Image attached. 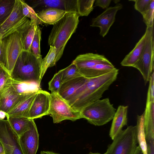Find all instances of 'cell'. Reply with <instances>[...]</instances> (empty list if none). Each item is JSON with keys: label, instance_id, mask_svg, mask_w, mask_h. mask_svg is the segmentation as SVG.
<instances>
[{"label": "cell", "instance_id": "31", "mask_svg": "<svg viewBox=\"0 0 154 154\" xmlns=\"http://www.w3.org/2000/svg\"><path fill=\"white\" fill-rule=\"evenodd\" d=\"M154 0H152L148 9L142 15L147 27L153 26Z\"/></svg>", "mask_w": 154, "mask_h": 154}, {"label": "cell", "instance_id": "42", "mask_svg": "<svg viewBox=\"0 0 154 154\" xmlns=\"http://www.w3.org/2000/svg\"><path fill=\"white\" fill-rule=\"evenodd\" d=\"M2 38L1 36L0 35V57L1 54L2 49Z\"/></svg>", "mask_w": 154, "mask_h": 154}, {"label": "cell", "instance_id": "13", "mask_svg": "<svg viewBox=\"0 0 154 154\" xmlns=\"http://www.w3.org/2000/svg\"><path fill=\"white\" fill-rule=\"evenodd\" d=\"M50 103V93L42 90L39 91L31 107L29 119L41 118L49 115Z\"/></svg>", "mask_w": 154, "mask_h": 154}, {"label": "cell", "instance_id": "23", "mask_svg": "<svg viewBox=\"0 0 154 154\" xmlns=\"http://www.w3.org/2000/svg\"><path fill=\"white\" fill-rule=\"evenodd\" d=\"M10 80L14 89L21 95L37 92L42 90L40 85L34 83L19 81L11 78Z\"/></svg>", "mask_w": 154, "mask_h": 154}, {"label": "cell", "instance_id": "28", "mask_svg": "<svg viewBox=\"0 0 154 154\" xmlns=\"http://www.w3.org/2000/svg\"><path fill=\"white\" fill-rule=\"evenodd\" d=\"M41 31L38 25L30 45V52L38 58H42L40 51Z\"/></svg>", "mask_w": 154, "mask_h": 154}, {"label": "cell", "instance_id": "3", "mask_svg": "<svg viewBox=\"0 0 154 154\" xmlns=\"http://www.w3.org/2000/svg\"><path fill=\"white\" fill-rule=\"evenodd\" d=\"M42 60L30 52L23 51L16 62L11 78L17 81L34 83L40 85Z\"/></svg>", "mask_w": 154, "mask_h": 154}, {"label": "cell", "instance_id": "24", "mask_svg": "<svg viewBox=\"0 0 154 154\" xmlns=\"http://www.w3.org/2000/svg\"><path fill=\"white\" fill-rule=\"evenodd\" d=\"M12 128L18 136L29 130L31 120L27 118L7 117Z\"/></svg>", "mask_w": 154, "mask_h": 154}, {"label": "cell", "instance_id": "43", "mask_svg": "<svg viewBox=\"0 0 154 154\" xmlns=\"http://www.w3.org/2000/svg\"><path fill=\"white\" fill-rule=\"evenodd\" d=\"M87 154H101L99 153H93L91 152H90Z\"/></svg>", "mask_w": 154, "mask_h": 154}, {"label": "cell", "instance_id": "19", "mask_svg": "<svg viewBox=\"0 0 154 154\" xmlns=\"http://www.w3.org/2000/svg\"><path fill=\"white\" fill-rule=\"evenodd\" d=\"M67 12L54 8H48L36 13L38 25H54L62 18Z\"/></svg>", "mask_w": 154, "mask_h": 154}, {"label": "cell", "instance_id": "22", "mask_svg": "<svg viewBox=\"0 0 154 154\" xmlns=\"http://www.w3.org/2000/svg\"><path fill=\"white\" fill-rule=\"evenodd\" d=\"M146 38L144 33L134 49L127 55L121 63L123 66L133 67L140 58L143 51Z\"/></svg>", "mask_w": 154, "mask_h": 154}, {"label": "cell", "instance_id": "6", "mask_svg": "<svg viewBox=\"0 0 154 154\" xmlns=\"http://www.w3.org/2000/svg\"><path fill=\"white\" fill-rule=\"evenodd\" d=\"M145 41L142 53L138 60L133 66L142 74L145 85L149 81L154 72V28L147 27Z\"/></svg>", "mask_w": 154, "mask_h": 154}, {"label": "cell", "instance_id": "17", "mask_svg": "<svg viewBox=\"0 0 154 154\" xmlns=\"http://www.w3.org/2000/svg\"><path fill=\"white\" fill-rule=\"evenodd\" d=\"M38 25L37 21H31L29 19L17 30L20 37L23 51L30 52V45Z\"/></svg>", "mask_w": 154, "mask_h": 154}, {"label": "cell", "instance_id": "1", "mask_svg": "<svg viewBox=\"0 0 154 154\" xmlns=\"http://www.w3.org/2000/svg\"><path fill=\"white\" fill-rule=\"evenodd\" d=\"M119 69L92 78L82 76L61 85L58 94L75 110L80 112L83 108L100 100L104 92L116 80Z\"/></svg>", "mask_w": 154, "mask_h": 154}, {"label": "cell", "instance_id": "21", "mask_svg": "<svg viewBox=\"0 0 154 154\" xmlns=\"http://www.w3.org/2000/svg\"><path fill=\"white\" fill-rule=\"evenodd\" d=\"M115 68L113 65L107 59L85 70L81 73V74L87 78H94L106 74Z\"/></svg>", "mask_w": 154, "mask_h": 154}, {"label": "cell", "instance_id": "40", "mask_svg": "<svg viewBox=\"0 0 154 154\" xmlns=\"http://www.w3.org/2000/svg\"><path fill=\"white\" fill-rule=\"evenodd\" d=\"M0 154H5L4 149L3 145L0 141Z\"/></svg>", "mask_w": 154, "mask_h": 154}, {"label": "cell", "instance_id": "15", "mask_svg": "<svg viewBox=\"0 0 154 154\" xmlns=\"http://www.w3.org/2000/svg\"><path fill=\"white\" fill-rule=\"evenodd\" d=\"M38 91L25 94L6 114V117L25 118L29 119L30 109Z\"/></svg>", "mask_w": 154, "mask_h": 154}, {"label": "cell", "instance_id": "11", "mask_svg": "<svg viewBox=\"0 0 154 154\" xmlns=\"http://www.w3.org/2000/svg\"><path fill=\"white\" fill-rule=\"evenodd\" d=\"M122 7V4L118 3L114 7L108 8L100 15L92 19L91 26L99 27L100 34L103 37H104L114 22L117 11Z\"/></svg>", "mask_w": 154, "mask_h": 154}, {"label": "cell", "instance_id": "38", "mask_svg": "<svg viewBox=\"0 0 154 154\" xmlns=\"http://www.w3.org/2000/svg\"><path fill=\"white\" fill-rule=\"evenodd\" d=\"M134 154H143L139 146H137Z\"/></svg>", "mask_w": 154, "mask_h": 154}, {"label": "cell", "instance_id": "10", "mask_svg": "<svg viewBox=\"0 0 154 154\" xmlns=\"http://www.w3.org/2000/svg\"><path fill=\"white\" fill-rule=\"evenodd\" d=\"M28 19L23 14L20 0H15L11 13L0 28L2 38L16 31Z\"/></svg>", "mask_w": 154, "mask_h": 154}, {"label": "cell", "instance_id": "41", "mask_svg": "<svg viewBox=\"0 0 154 154\" xmlns=\"http://www.w3.org/2000/svg\"><path fill=\"white\" fill-rule=\"evenodd\" d=\"M6 117V113L4 112L0 111V119H4Z\"/></svg>", "mask_w": 154, "mask_h": 154}, {"label": "cell", "instance_id": "36", "mask_svg": "<svg viewBox=\"0 0 154 154\" xmlns=\"http://www.w3.org/2000/svg\"><path fill=\"white\" fill-rule=\"evenodd\" d=\"M111 0H96L95 2V6H99L103 9L108 8Z\"/></svg>", "mask_w": 154, "mask_h": 154}, {"label": "cell", "instance_id": "16", "mask_svg": "<svg viewBox=\"0 0 154 154\" xmlns=\"http://www.w3.org/2000/svg\"><path fill=\"white\" fill-rule=\"evenodd\" d=\"M107 59L103 55L87 53L78 55L72 62L77 67L80 73Z\"/></svg>", "mask_w": 154, "mask_h": 154}, {"label": "cell", "instance_id": "32", "mask_svg": "<svg viewBox=\"0 0 154 154\" xmlns=\"http://www.w3.org/2000/svg\"><path fill=\"white\" fill-rule=\"evenodd\" d=\"M22 6V12L23 15L30 19L31 21L36 20L38 19L36 13L34 9L24 0H20Z\"/></svg>", "mask_w": 154, "mask_h": 154}, {"label": "cell", "instance_id": "20", "mask_svg": "<svg viewBox=\"0 0 154 154\" xmlns=\"http://www.w3.org/2000/svg\"><path fill=\"white\" fill-rule=\"evenodd\" d=\"M144 113L145 140L154 139V101L146 100Z\"/></svg>", "mask_w": 154, "mask_h": 154}, {"label": "cell", "instance_id": "44", "mask_svg": "<svg viewBox=\"0 0 154 154\" xmlns=\"http://www.w3.org/2000/svg\"><path fill=\"white\" fill-rule=\"evenodd\" d=\"M115 3H117L119 1V0H115L113 1Z\"/></svg>", "mask_w": 154, "mask_h": 154}, {"label": "cell", "instance_id": "35", "mask_svg": "<svg viewBox=\"0 0 154 154\" xmlns=\"http://www.w3.org/2000/svg\"><path fill=\"white\" fill-rule=\"evenodd\" d=\"M149 83L146 100L154 101V72L151 75Z\"/></svg>", "mask_w": 154, "mask_h": 154}, {"label": "cell", "instance_id": "26", "mask_svg": "<svg viewBox=\"0 0 154 154\" xmlns=\"http://www.w3.org/2000/svg\"><path fill=\"white\" fill-rule=\"evenodd\" d=\"M15 0H0V28L11 13Z\"/></svg>", "mask_w": 154, "mask_h": 154}, {"label": "cell", "instance_id": "9", "mask_svg": "<svg viewBox=\"0 0 154 154\" xmlns=\"http://www.w3.org/2000/svg\"><path fill=\"white\" fill-rule=\"evenodd\" d=\"M0 141L3 145L5 154H23L19 136L7 119H0Z\"/></svg>", "mask_w": 154, "mask_h": 154}, {"label": "cell", "instance_id": "14", "mask_svg": "<svg viewBox=\"0 0 154 154\" xmlns=\"http://www.w3.org/2000/svg\"><path fill=\"white\" fill-rule=\"evenodd\" d=\"M10 79L0 92V111L6 114L26 94L21 95L17 92L12 86Z\"/></svg>", "mask_w": 154, "mask_h": 154}, {"label": "cell", "instance_id": "37", "mask_svg": "<svg viewBox=\"0 0 154 154\" xmlns=\"http://www.w3.org/2000/svg\"><path fill=\"white\" fill-rule=\"evenodd\" d=\"M147 154H154V139L146 140Z\"/></svg>", "mask_w": 154, "mask_h": 154}, {"label": "cell", "instance_id": "33", "mask_svg": "<svg viewBox=\"0 0 154 154\" xmlns=\"http://www.w3.org/2000/svg\"><path fill=\"white\" fill-rule=\"evenodd\" d=\"M152 0H132L135 3L134 8L142 14H143L149 8Z\"/></svg>", "mask_w": 154, "mask_h": 154}, {"label": "cell", "instance_id": "12", "mask_svg": "<svg viewBox=\"0 0 154 154\" xmlns=\"http://www.w3.org/2000/svg\"><path fill=\"white\" fill-rule=\"evenodd\" d=\"M30 129L19 136L23 154H36L39 145V134L34 119H31Z\"/></svg>", "mask_w": 154, "mask_h": 154}, {"label": "cell", "instance_id": "8", "mask_svg": "<svg viewBox=\"0 0 154 154\" xmlns=\"http://www.w3.org/2000/svg\"><path fill=\"white\" fill-rule=\"evenodd\" d=\"M49 115L52 118L54 123L65 120L74 121L82 118L80 112L73 109L58 93L50 94Z\"/></svg>", "mask_w": 154, "mask_h": 154}, {"label": "cell", "instance_id": "29", "mask_svg": "<svg viewBox=\"0 0 154 154\" xmlns=\"http://www.w3.org/2000/svg\"><path fill=\"white\" fill-rule=\"evenodd\" d=\"M82 76L76 66L72 63L69 66L64 69L61 79V84Z\"/></svg>", "mask_w": 154, "mask_h": 154}, {"label": "cell", "instance_id": "25", "mask_svg": "<svg viewBox=\"0 0 154 154\" xmlns=\"http://www.w3.org/2000/svg\"><path fill=\"white\" fill-rule=\"evenodd\" d=\"M144 113L137 117V124L136 127L137 143L142 150L143 154H147V146L145 140L144 131Z\"/></svg>", "mask_w": 154, "mask_h": 154}, {"label": "cell", "instance_id": "2", "mask_svg": "<svg viewBox=\"0 0 154 154\" xmlns=\"http://www.w3.org/2000/svg\"><path fill=\"white\" fill-rule=\"evenodd\" d=\"M79 17L75 13H66L53 25L48 43L50 46L55 47L57 51L55 59L50 67L55 66L62 57L67 42L75 32L79 22Z\"/></svg>", "mask_w": 154, "mask_h": 154}, {"label": "cell", "instance_id": "4", "mask_svg": "<svg viewBox=\"0 0 154 154\" xmlns=\"http://www.w3.org/2000/svg\"><path fill=\"white\" fill-rule=\"evenodd\" d=\"M116 110L107 98L91 103L82 109L80 113L82 118L89 123L100 126L112 120Z\"/></svg>", "mask_w": 154, "mask_h": 154}, {"label": "cell", "instance_id": "5", "mask_svg": "<svg viewBox=\"0 0 154 154\" xmlns=\"http://www.w3.org/2000/svg\"><path fill=\"white\" fill-rule=\"evenodd\" d=\"M23 51L20 37L17 31L2 38L0 63L10 75L18 57Z\"/></svg>", "mask_w": 154, "mask_h": 154}, {"label": "cell", "instance_id": "7", "mask_svg": "<svg viewBox=\"0 0 154 154\" xmlns=\"http://www.w3.org/2000/svg\"><path fill=\"white\" fill-rule=\"evenodd\" d=\"M137 143L136 126L121 131L103 154H134Z\"/></svg>", "mask_w": 154, "mask_h": 154}, {"label": "cell", "instance_id": "18", "mask_svg": "<svg viewBox=\"0 0 154 154\" xmlns=\"http://www.w3.org/2000/svg\"><path fill=\"white\" fill-rule=\"evenodd\" d=\"M128 106H119L112 119L109 135L113 140L117 135L122 131V128L127 125Z\"/></svg>", "mask_w": 154, "mask_h": 154}, {"label": "cell", "instance_id": "27", "mask_svg": "<svg viewBox=\"0 0 154 154\" xmlns=\"http://www.w3.org/2000/svg\"><path fill=\"white\" fill-rule=\"evenodd\" d=\"M57 50L55 47L50 46L48 52L46 56L42 60L40 74V80H41L48 69L50 66L54 61L56 53Z\"/></svg>", "mask_w": 154, "mask_h": 154}, {"label": "cell", "instance_id": "34", "mask_svg": "<svg viewBox=\"0 0 154 154\" xmlns=\"http://www.w3.org/2000/svg\"><path fill=\"white\" fill-rule=\"evenodd\" d=\"M11 78V75L4 67L0 63V92L8 80Z\"/></svg>", "mask_w": 154, "mask_h": 154}, {"label": "cell", "instance_id": "30", "mask_svg": "<svg viewBox=\"0 0 154 154\" xmlns=\"http://www.w3.org/2000/svg\"><path fill=\"white\" fill-rule=\"evenodd\" d=\"M64 69L59 71L48 83V88L51 93H58L61 85V79Z\"/></svg>", "mask_w": 154, "mask_h": 154}, {"label": "cell", "instance_id": "39", "mask_svg": "<svg viewBox=\"0 0 154 154\" xmlns=\"http://www.w3.org/2000/svg\"><path fill=\"white\" fill-rule=\"evenodd\" d=\"M40 154H59V153L50 151H42Z\"/></svg>", "mask_w": 154, "mask_h": 154}]
</instances>
